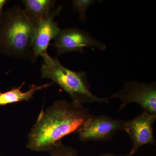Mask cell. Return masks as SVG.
<instances>
[{"instance_id":"obj_1","label":"cell","mask_w":156,"mask_h":156,"mask_svg":"<svg viewBox=\"0 0 156 156\" xmlns=\"http://www.w3.org/2000/svg\"><path fill=\"white\" fill-rule=\"evenodd\" d=\"M91 115L83 105L57 101L40 112L29 133L27 147L34 151L48 152L65 136L77 132Z\"/></svg>"},{"instance_id":"obj_2","label":"cell","mask_w":156,"mask_h":156,"mask_svg":"<svg viewBox=\"0 0 156 156\" xmlns=\"http://www.w3.org/2000/svg\"><path fill=\"white\" fill-rule=\"evenodd\" d=\"M36 25L19 7L3 13L0 19V50L15 57L29 55Z\"/></svg>"},{"instance_id":"obj_3","label":"cell","mask_w":156,"mask_h":156,"mask_svg":"<svg viewBox=\"0 0 156 156\" xmlns=\"http://www.w3.org/2000/svg\"><path fill=\"white\" fill-rule=\"evenodd\" d=\"M41 56L44 61L41 69L42 77L58 85L69 95L73 102L80 105L94 102L108 103L106 98L97 97L90 91L86 72L69 69L61 64L58 58L51 57L47 52Z\"/></svg>"},{"instance_id":"obj_4","label":"cell","mask_w":156,"mask_h":156,"mask_svg":"<svg viewBox=\"0 0 156 156\" xmlns=\"http://www.w3.org/2000/svg\"><path fill=\"white\" fill-rule=\"evenodd\" d=\"M119 98L122 102L119 110L122 111L129 103L138 104L143 112L156 115L155 83H144L135 81L126 82L121 91L107 99Z\"/></svg>"},{"instance_id":"obj_5","label":"cell","mask_w":156,"mask_h":156,"mask_svg":"<svg viewBox=\"0 0 156 156\" xmlns=\"http://www.w3.org/2000/svg\"><path fill=\"white\" fill-rule=\"evenodd\" d=\"M125 122L105 115L90 116L78 129L79 139L83 142L110 140L123 130Z\"/></svg>"},{"instance_id":"obj_6","label":"cell","mask_w":156,"mask_h":156,"mask_svg":"<svg viewBox=\"0 0 156 156\" xmlns=\"http://www.w3.org/2000/svg\"><path fill=\"white\" fill-rule=\"evenodd\" d=\"M54 46L58 55L72 52L83 53L84 48H97L105 50L106 45L79 29L70 28L61 30L55 39Z\"/></svg>"},{"instance_id":"obj_7","label":"cell","mask_w":156,"mask_h":156,"mask_svg":"<svg viewBox=\"0 0 156 156\" xmlns=\"http://www.w3.org/2000/svg\"><path fill=\"white\" fill-rule=\"evenodd\" d=\"M156 115L143 112L142 114L124 123L123 130L132 140V147L129 154L133 156L140 147L147 144L156 145L154 135V124Z\"/></svg>"},{"instance_id":"obj_8","label":"cell","mask_w":156,"mask_h":156,"mask_svg":"<svg viewBox=\"0 0 156 156\" xmlns=\"http://www.w3.org/2000/svg\"><path fill=\"white\" fill-rule=\"evenodd\" d=\"M62 6L53 10L44 19L36 25L29 57L34 62L39 56L47 52L50 41L56 38L61 30L54 19L61 11Z\"/></svg>"},{"instance_id":"obj_9","label":"cell","mask_w":156,"mask_h":156,"mask_svg":"<svg viewBox=\"0 0 156 156\" xmlns=\"http://www.w3.org/2000/svg\"><path fill=\"white\" fill-rule=\"evenodd\" d=\"M26 82H24L20 86L14 87L7 92H2L0 90V106L17 103L22 101H28L34 97L35 92L48 88L53 84V82L43 85H32L29 90L26 92L21 91Z\"/></svg>"},{"instance_id":"obj_10","label":"cell","mask_w":156,"mask_h":156,"mask_svg":"<svg viewBox=\"0 0 156 156\" xmlns=\"http://www.w3.org/2000/svg\"><path fill=\"white\" fill-rule=\"evenodd\" d=\"M22 2L26 13L36 24L50 14L56 3L51 0H23Z\"/></svg>"},{"instance_id":"obj_11","label":"cell","mask_w":156,"mask_h":156,"mask_svg":"<svg viewBox=\"0 0 156 156\" xmlns=\"http://www.w3.org/2000/svg\"><path fill=\"white\" fill-rule=\"evenodd\" d=\"M48 152L51 156H80L74 148L66 146L62 141L58 142Z\"/></svg>"},{"instance_id":"obj_12","label":"cell","mask_w":156,"mask_h":156,"mask_svg":"<svg viewBox=\"0 0 156 156\" xmlns=\"http://www.w3.org/2000/svg\"><path fill=\"white\" fill-rule=\"evenodd\" d=\"M95 1L92 0H74L73 1L74 9L78 11L80 14L79 20L85 21L86 19V12L88 7L93 3Z\"/></svg>"},{"instance_id":"obj_13","label":"cell","mask_w":156,"mask_h":156,"mask_svg":"<svg viewBox=\"0 0 156 156\" xmlns=\"http://www.w3.org/2000/svg\"><path fill=\"white\" fill-rule=\"evenodd\" d=\"M8 2V1L6 0H0V19L2 18L3 14L2 12L3 7Z\"/></svg>"},{"instance_id":"obj_14","label":"cell","mask_w":156,"mask_h":156,"mask_svg":"<svg viewBox=\"0 0 156 156\" xmlns=\"http://www.w3.org/2000/svg\"><path fill=\"white\" fill-rule=\"evenodd\" d=\"M99 156H132L128 154L125 155H117L114 154H112L109 153H105L102 154Z\"/></svg>"}]
</instances>
